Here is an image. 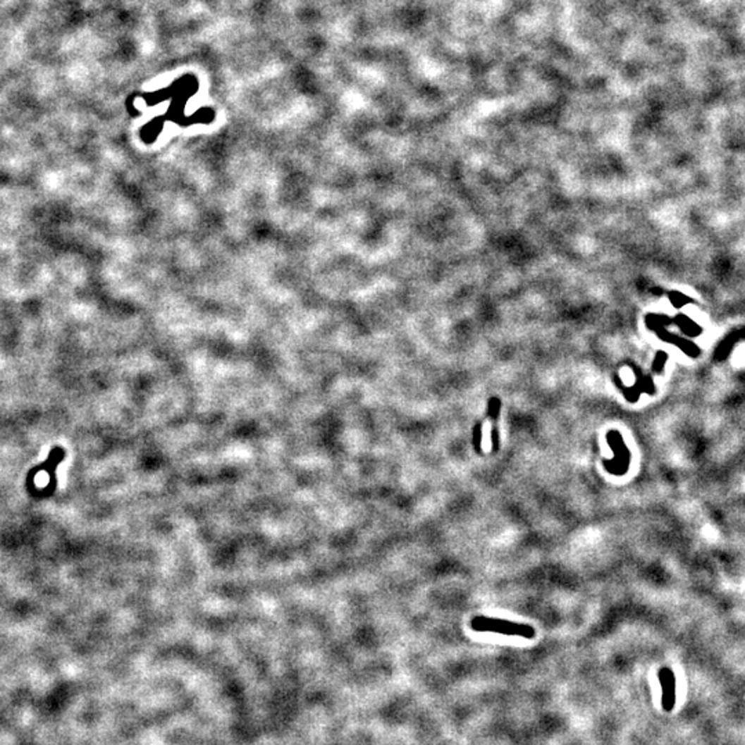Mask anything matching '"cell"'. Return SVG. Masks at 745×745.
Listing matches in <instances>:
<instances>
[{"mask_svg":"<svg viewBox=\"0 0 745 745\" xmlns=\"http://www.w3.org/2000/svg\"><path fill=\"white\" fill-rule=\"evenodd\" d=\"M482 441V425L481 424H476L474 426V448L476 450V453H481L482 449H481V442Z\"/></svg>","mask_w":745,"mask_h":745,"instance_id":"5","label":"cell"},{"mask_svg":"<svg viewBox=\"0 0 745 745\" xmlns=\"http://www.w3.org/2000/svg\"><path fill=\"white\" fill-rule=\"evenodd\" d=\"M661 689H663V707L665 711H671L675 706V677L670 668H663L658 674Z\"/></svg>","mask_w":745,"mask_h":745,"instance_id":"3","label":"cell"},{"mask_svg":"<svg viewBox=\"0 0 745 745\" xmlns=\"http://www.w3.org/2000/svg\"><path fill=\"white\" fill-rule=\"evenodd\" d=\"M471 628L476 632H494L500 635L510 636H522L530 639L536 635V631L531 625L518 624L508 620H501L495 617L476 616L471 620Z\"/></svg>","mask_w":745,"mask_h":745,"instance_id":"1","label":"cell"},{"mask_svg":"<svg viewBox=\"0 0 745 745\" xmlns=\"http://www.w3.org/2000/svg\"><path fill=\"white\" fill-rule=\"evenodd\" d=\"M606 441H608L609 446L612 448V450L615 452V458L609 460V461L605 460L603 461L605 468H606V471H609L610 474H613L616 476H622L629 468L631 452L628 450L621 433L616 429H612V431L608 432Z\"/></svg>","mask_w":745,"mask_h":745,"instance_id":"2","label":"cell"},{"mask_svg":"<svg viewBox=\"0 0 745 745\" xmlns=\"http://www.w3.org/2000/svg\"><path fill=\"white\" fill-rule=\"evenodd\" d=\"M500 407H501V402L498 398H491L490 402H488V416L495 421L498 420V416H500Z\"/></svg>","mask_w":745,"mask_h":745,"instance_id":"4","label":"cell"}]
</instances>
